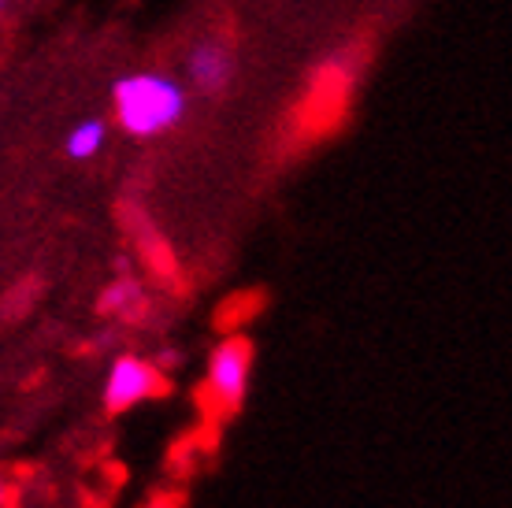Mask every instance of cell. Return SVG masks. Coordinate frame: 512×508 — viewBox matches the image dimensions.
Wrapping results in <instances>:
<instances>
[{
    "label": "cell",
    "instance_id": "obj_7",
    "mask_svg": "<svg viewBox=\"0 0 512 508\" xmlns=\"http://www.w3.org/2000/svg\"><path fill=\"white\" fill-rule=\"evenodd\" d=\"M0 505H4V486H0Z\"/></svg>",
    "mask_w": 512,
    "mask_h": 508
},
{
    "label": "cell",
    "instance_id": "obj_2",
    "mask_svg": "<svg viewBox=\"0 0 512 508\" xmlns=\"http://www.w3.org/2000/svg\"><path fill=\"white\" fill-rule=\"evenodd\" d=\"M249 371H253V349L245 338H227L219 345L212 353V364H208V390L216 394L219 405H242L245 390H249Z\"/></svg>",
    "mask_w": 512,
    "mask_h": 508
},
{
    "label": "cell",
    "instance_id": "obj_1",
    "mask_svg": "<svg viewBox=\"0 0 512 508\" xmlns=\"http://www.w3.org/2000/svg\"><path fill=\"white\" fill-rule=\"evenodd\" d=\"M190 89L164 71H134L112 86V115L116 127L130 138H160L175 130L186 115Z\"/></svg>",
    "mask_w": 512,
    "mask_h": 508
},
{
    "label": "cell",
    "instance_id": "obj_8",
    "mask_svg": "<svg viewBox=\"0 0 512 508\" xmlns=\"http://www.w3.org/2000/svg\"><path fill=\"white\" fill-rule=\"evenodd\" d=\"M0 8H4V0H0Z\"/></svg>",
    "mask_w": 512,
    "mask_h": 508
},
{
    "label": "cell",
    "instance_id": "obj_4",
    "mask_svg": "<svg viewBox=\"0 0 512 508\" xmlns=\"http://www.w3.org/2000/svg\"><path fill=\"white\" fill-rule=\"evenodd\" d=\"M234 78V49L223 38L208 34L190 49L186 56V82L197 93H219L227 89Z\"/></svg>",
    "mask_w": 512,
    "mask_h": 508
},
{
    "label": "cell",
    "instance_id": "obj_6",
    "mask_svg": "<svg viewBox=\"0 0 512 508\" xmlns=\"http://www.w3.org/2000/svg\"><path fill=\"white\" fill-rule=\"evenodd\" d=\"M134 301H138V286L134 282H119V286L104 293V308H112V312H127Z\"/></svg>",
    "mask_w": 512,
    "mask_h": 508
},
{
    "label": "cell",
    "instance_id": "obj_5",
    "mask_svg": "<svg viewBox=\"0 0 512 508\" xmlns=\"http://www.w3.org/2000/svg\"><path fill=\"white\" fill-rule=\"evenodd\" d=\"M108 145V123L104 119H78L67 130V156L71 160H97Z\"/></svg>",
    "mask_w": 512,
    "mask_h": 508
},
{
    "label": "cell",
    "instance_id": "obj_3",
    "mask_svg": "<svg viewBox=\"0 0 512 508\" xmlns=\"http://www.w3.org/2000/svg\"><path fill=\"white\" fill-rule=\"evenodd\" d=\"M160 371L149 364V360H138V356H119L112 371H108V386H104V405L112 412H123V408L138 405V401H149V397L160 394Z\"/></svg>",
    "mask_w": 512,
    "mask_h": 508
}]
</instances>
